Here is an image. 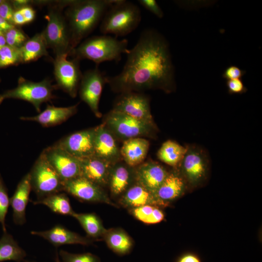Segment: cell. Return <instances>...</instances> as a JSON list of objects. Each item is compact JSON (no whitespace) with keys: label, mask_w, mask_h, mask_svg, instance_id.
Wrapping results in <instances>:
<instances>
[{"label":"cell","mask_w":262,"mask_h":262,"mask_svg":"<svg viewBox=\"0 0 262 262\" xmlns=\"http://www.w3.org/2000/svg\"><path fill=\"white\" fill-rule=\"evenodd\" d=\"M174 76L167 41L156 30L147 29L129 49L121 72L107 76L106 83L116 93L161 89L168 93L175 90Z\"/></svg>","instance_id":"6da1fadb"},{"label":"cell","mask_w":262,"mask_h":262,"mask_svg":"<svg viewBox=\"0 0 262 262\" xmlns=\"http://www.w3.org/2000/svg\"><path fill=\"white\" fill-rule=\"evenodd\" d=\"M116 0L71 1L65 16L69 31L71 50L93 31L109 7Z\"/></svg>","instance_id":"7a4b0ae2"},{"label":"cell","mask_w":262,"mask_h":262,"mask_svg":"<svg viewBox=\"0 0 262 262\" xmlns=\"http://www.w3.org/2000/svg\"><path fill=\"white\" fill-rule=\"evenodd\" d=\"M128 41L108 35L94 36L72 49L69 54L80 61L87 59L96 64L106 61H120L122 54H127Z\"/></svg>","instance_id":"3957f363"},{"label":"cell","mask_w":262,"mask_h":262,"mask_svg":"<svg viewBox=\"0 0 262 262\" xmlns=\"http://www.w3.org/2000/svg\"><path fill=\"white\" fill-rule=\"evenodd\" d=\"M141 20V11L137 5L125 0H117L105 12L99 30L104 35L125 36L135 30Z\"/></svg>","instance_id":"277c9868"},{"label":"cell","mask_w":262,"mask_h":262,"mask_svg":"<svg viewBox=\"0 0 262 262\" xmlns=\"http://www.w3.org/2000/svg\"><path fill=\"white\" fill-rule=\"evenodd\" d=\"M103 124L116 139L123 142L136 137L154 138L158 131L155 124L139 120L114 110L105 115Z\"/></svg>","instance_id":"5b68a950"},{"label":"cell","mask_w":262,"mask_h":262,"mask_svg":"<svg viewBox=\"0 0 262 262\" xmlns=\"http://www.w3.org/2000/svg\"><path fill=\"white\" fill-rule=\"evenodd\" d=\"M32 190L40 199L63 191V182L43 151L29 172Z\"/></svg>","instance_id":"8992f818"},{"label":"cell","mask_w":262,"mask_h":262,"mask_svg":"<svg viewBox=\"0 0 262 262\" xmlns=\"http://www.w3.org/2000/svg\"><path fill=\"white\" fill-rule=\"evenodd\" d=\"M54 87L48 79L33 82L20 77L16 88L0 94V104L8 98L22 99L32 103L36 110L40 112L41 104L53 98Z\"/></svg>","instance_id":"52a82bcc"},{"label":"cell","mask_w":262,"mask_h":262,"mask_svg":"<svg viewBox=\"0 0 262 262\" xmlns=\"http://www.w3.org/2000/svg\"><path fill=\"white\" fill-rule=\"evenodd\" d=\"M45 17L48 23L42 33L48 48L52 49L56 55L69 54L71 51L69 31L60 6L50 8Z\"/></svg>","instance_id":"ba28073f"},{"label":"cell","mask_w":262,"mask_h":262,"mask_svg":"<svg viewBox=\"0 0 262 262\" xmlns=\"http://www.w3.org/2000/svg\"><path fill=\"white\" fill-rule=\"evenodd\" d=\"M68 53L56 55L54 62V75L59 86L75 98L77 94L82 74L80 69V60L67 59Z\"/></svg>","instance_id":"9c48e42d"},{"label":"cell","mask_w":262,"mask_h":262,"mask_svg":"<svg viewBox=\"0 0 262 262\" xmlns=\"http://www.w3.org/2000/svg\"><path fill=\"white\" fill-rule=\"evenodd\" d=\"M112 110L139 120L155 124L151 113L149 98L143 92L121 93L115 100Z\"/></svg>","instance_id":"30bf717a"},{"label":"cell","mask_w":262,"mask_h":262,"mask_svg":"<svg viewBox=\"0 0 262 262\" xmlns=\"http://www.w3.org/2000/svg\"><path fill=\"white\" fill-rule=\"evenodd\" d=\"M106 76L98 66L82 74L79 85V95L97 117H100L99 102L104 85L106 83Z\"/></svg>","instance_id":"8fae6325"},{"label":"cell","mask_w":262,"mask_h":262,"mask_svg":"<svg viewBox=\"0 0 262 262\" xmlns=\"http://www.w3.org/2000/svg\"><path fill=\"white\" fill-rule=\"evenodd\" d=\"M63 185V191L81 201L103 203L118 207L110 199L102 187L82 176L64 182Z\"/></svg>","instance_id":"7c38bea8"},{"label":"cell","mask_w":262,"mask_h":262,"mask_svg":"<svg viewBox=\"0 0 262 262\" xmlns=\"http://www.w3.org/2000/svg\"><path fill=\"white\" fill-rule=\"evenodd\" d=\"M62 181L64 182L81 176L79 159L55 144L43 151Z\"/></svg>","instance_id":"4fadbf2b"},{"label":"cell","mask_w":262,"mask_h":262,"mask_svg":"<svg viewBox=\"0 0 262 262\" xmlns=\"http://www.w3.org/2000/svg\"><path fill=\"white\" fill-rule=\"evenodd\" d=\"M208 162L206 154L196 146H187L185 154L179 166L183 177L191 184L196 185L205 177Z\"/></svg>","instance_id":"5bb4252c"},{"label":"cell","mask_w":262,"mask_h":262,"mask_svg":"<svg viewBox=\"0 0 262 262\" xmlns=\"http://www.w3.org/2000/svg\"><path fill=\"white\" fill-rule=\"evenodd\" d=\"M95 127L69 135L56 143L78 159L94 155Z\"/></svg>","instance_id":"9a60e30c"},{"label":"cell","mask_w":262,"mask_h":262,"mask_svg":"<svg viewBox=\"0 0 262 262\" xmlns=\"http://www.w3.org/2000/svg\"><path fill=\"white\" fill-rule=\"evenodd\" d=\"M94 155L113 164L122 160L116 138L103 123L95 127Z\"/></svg>","instance_id":"2e32d148"},{"label":"cell","mask_w":262,"mask_h":262,"mask_svg":"<svg viewBox=\"0 0 262 262\" xmlns=\"http://www.w3.org/2000/svg\"><path fill=\"white\" fill-rule=\"evenodd\" d=\"M168 173L158 163L152 161L143 162L134 167L135 182L154 194Z\"/></svg>","instance_id":"e0dca14e"},{"label":"cell","mask_w":262,"mask_h":262,"mask_svg":"<svg viewBox=\"0 0 262 262\" xmlns=\"http://www.w3.org/2000/svg\"><path fill=\"white\" fill-rule=\"evenodd\" d=\"M81 176L103 188L108 185L113 164L95 155L79 159Z\"/></svg>","instance_id":"ac0fdd59"},{"label":"cell","mask_w":262,"mask_h":262,"mask_svg":"<svg viewBox=\"0 0 262 262\" xmlns=\"http://www.w3.org/2000/svg\"><path fill=\"white\" fill-rule=\"evenodd\" d=\"M31 233L44 238L55 247L72 244L87 246L93 242L92 239L83 237L61 225H56L44 231H32Z\"/></svg>","instance_id":"d6986e66"},{"label":"cell","mask_w":262,"mask_h":262,"mask_svg":"<svg viewBox=\"0 0 262 262\" xmlns=\"http://www.w3.org/2000/svg\"><path fill=\"white\" fill-rule=\"evenodd\" d=\"M134 182V167L121 161L113 164L108 183L113 196H121Z\"/></svg>","instance_id":"ffe728a7"},{"label":"cell","mask_w":262,"mask_h":262,"mask_svg":"<svg viewBox=\"0 0 262 262\" xmlns=\"http://www.w3.org/2000/svg\"><path fill=\"white\" fill-rule=\"evenodd\" d=\"M31 190L30 176L28 173L19 182L14 195L10 199L13 221L16 225H23L26 222V210Z\"/></svg>","instance_id":"44dd1931"},{"label":"cell","mask_w":262,"mask_h":262,"mask_svg":"<svg viewBox=\"0 0 262 262\" xmlns=\"http://www.w3.org/2000/svg\"><path fill=\"white\" fill-rule=\"evenodd\" d=\"M78 104L66 107H57L48 105L42 112L37 115L22 116L20 119L37 122L44 127L54 126L66 121L77 111Z\"/></svg>","instance_id":"7402d4cb"},{"label":"cell","mask_w":262,"mask_h":262,"mask_svg":"<svg viewBox=\"0 0 262 262\" xmlns=\"http://www.w3.org/2000/svg\"><path fill=\"white\" fill-rule=\"evenodd\" d=\"M120 203L123 206L132 208L145 205H164L155 195L136 182L132 184L121 196Z\"/></svg>","instance_id":"603a6c76"},{"label":"cell","mask_w":262,"mask_h":262,"mask_svg":"<svg viewBox=\"0 0 262 262\" xmlns=\"http://www.w3.org/2000/svg\"><path fill=\"white\" fill-rule=\"evenodd\" d=\"M149 147V141L143 137L126 140L120 147L122 159L128 165L135 167L144 162Z\"/></svg>","instance_id":"cb8c5ba5"},{"label":"cell","mask_w":262,"mask_h":262,"mask_svg":"<svg viewBox=\"0 0 262 262\" xmlns=\"http://www.w3.org/2000/svg\"><path fill=\"white\" fill-rule=\"evenodd\" d=\"M185 187L183 177L178 173L169 172L167 177L154 193L156 198L166 204L180 196Z\"/></svg>","instance_id":"d4e9b609"},{"label":"cell","mask_w":262,"mask_h":262,"mask_svg":"<svg viewBox=\"0 0 262 262\" xmlns=\"http://www.w3.org/2000/svg\"><path fill=\"white\" fill-rule=\"evenodd\" d=\"M103 238L109 248L120 255L129 253L133 246L131 238L121 229H107Z\"/></svg>","instance_id":"484cf974"},{"label":"cell","mask_w":262,"mask_h":262,"mask_svg":"<svg viewBox=\"0 0 262 262\" xmlns=\"http://www.w3.org/2000/svg\"><path fill=\"white\" fill-rule=\"evenodd\" d=\"M47 48L43 33H36L19 48L22 62L28 63L47 56Z\"/></svg>","instance_id":"4316f807"},{"label":"cell","mask_w":262,"mask_h":262,"mask_svg":"<svg viewBox=\"0 0 262 262\" xmlns=\"http://www.w3.org/2000/svg\"><path fill=\"white\" fill-rule=\"evenodd\" d=\"M187 150L176 141L168 140L163 143L157 152L158 158L172 167L179 166Z\"/></svg>","instance_id":"83f0119b"},{"label":"cell","mask_w":262,"mask_h":262,"mask_svg":"<svg viewBox=\"0 0 262 262\" xmlns=\"http://www.w3.org/2000/svg\"><path fill=\"white\" fill-rule=\"evenodd\" d=\"M34 205L42 204L48 207L52 212L65 215L72 216L75 212L71 206L67 196L59 192L33 201Z\"/></svg>","instance_id":"f1b7e54d"},{"label":"cell","mask_w":262,"mask_h":262,"mask_svg":"<svg viewBox=\"0 0 262 262\" xmlns=\"http://www.w3.org/2000/svg\"><path fill=\"white\" fill-rule=\"evenodd\" d=\"M72 216L79 222L87 237L91 239L103 237L107 230L99 217L95 213L74 212Z\"/></svg>","instance_id":"f546056e"},{"label":"cell","mask_w":262,"mask_h":262,"mask_svg":"<svg viewBox=\"0 0 262 262\" xmlns=\"http://www.w3.org/2000/svg\"><path fill=\"white\" fill-rule=\"evenodd\" d=\"M26 256L25 251L7 231L0 239V262L13 261L21 262Z\"/></svg>","instance_id":"4dcf8cb0"},{"label":"cell","mask_w":262,"mask_h":262,"mask_svg":"<svg viewBox=\"0 0 262 262\" xmlns=\"http://www.w3.org/2000/svg\"><path fill=\"white\" fill-rule=\"evenodd\" d=\"M21 62L19 48L6 45L0 49V68Z\"/></svg>","instance_id":"1f68e13d"},{"label":"cell","mask_w":262,"mask_h":262,"mask_svg":"<svg viewBox=\"0 0 262 262\" xmlns=\"http://www.w3.org/2000/svg\"><path fill=\"white\" fill-rule=\"evenodd\" d=\"M59 255L62 262H100L97 256L91 253L74 254L60 250Z\"/></svg>","instance_id":"d6a6232c"},{"label":"cell","mask_w":262,"mask_h":262,"mask_svg":"<svg viewBox=\"0 0 262 262\" xmlns=\"http://www.w3.org/2000/svg\"><path fill=\"white\" fill-rule=\"evenodd\" d=\"M9 205L7 190L0 174V223L4 232L6 231L5 218Z\"/></svg>","instance_id":"836d02e7"},{"label":"cell","mask_w":262,"mask_h":262,"mask_svg":"<svg viewBox=\"0 0 262 262\" xmlns=\"http://www.w3.org/2000/svg\"><path fill=\"white\" fill-rule=\"evenodd\" d=\"M4 35L6 44L16 48H20L28 40L26 34L15 27L5 32Z\"/></svg>","instance_id":"e575fe53"},{"label":"cell","mask_w":262,"mask_h":262,"mask_svg":"<svg viewBox=\"0 0 262 262\" xmlns=\"http://www.w3.org/2000/svg\"><path fill=\"white\" fill-rule=\"evenodd\" d=\"M155 207L152 205H145L130 208V213L139 221L148 224Z\"/></svg>","instance_id":"d590c367"},{"label":"cell","mask_w":262,"mask_h":262,"mask_svg":"<svg viewBox=\"0 0 262 262\" xmlns=\"http://www.w3.org/2000/svg\"><path fill=\"white\" fill-rule=\"evenodd\" d=\"M15 11L12 4L9 2L4 0L0 4V16L13 25V18Z\"/></svg>","instance_id":"8d00e7d4"},{"label":"cell","mask_w":262,"mask_h":262,"mask_svg":"<svg viewBox=\"0 0 262 262\" xmlns=\"http://www.w3.org/2000/svg\"><path fill=\"white\" fill-rule=\"evenodd\" d=\"M139 3L159 18H162L164 13L155 0H139Z\"/></svg>","instance_id":"74e56055"},{"label":"cell","mask_w":262,"mask_h":262,"mask_svg":"<svg viewBox=\"0 0 262 262\" xmlns=\"http://www.w3.org/2000/svg\"><path fill=\"white\" fill-rule=\"evenodd\" d=\"M246 73L245 70H242L235 66H228L224 71L222 77L228 80L239 79L242 78Z\"/></svg>","instance_id":"f35d334b"},{"label":"cell","mask_w":262,"mask_h":262,"mask_svg":"<svg viewBox=\"0 0 262 262\" xmlns=\"http://www.w3.org/2000/svg\"><path fill=\"white\" fill-rule=\"evenodd\" d=\"M227 86L230 94H242L247 90L240 79L228 80Z\"/></svg>","instance_id":"ab89813d"},{"label":"cell","mask_w":262,"mask_h":262,"mask_svg":"<svg viewBox=\"0 0 262 262\" xmlns=\"http://www.w3.org/2000/svg\"><path fill=\"white\" fill-rule=\"evenodd\" d=\"M19 10L23 15L26 23L30 22L34 19L35 12L29 5L23 7Z\"/></svg>","instance_id":"60d3db41"},{"label":"cell","mask_w":262,"mask_h":262,"mask_svg":"<svg viewBox=\"0 0 262 262\" xmlns=\"http://www.w3.org/2000/svg\"><path fill=\"white\" fill-rule=\"evenodd\" d=\"M164 218V214L162 211L155 207L151 216L148 221V224H153L161 222Z\"/></svg>","instance_id":"b9f144b4"},{"label":"cell","mask_w":262,"mask_h":262,"mask_svg":"<svg viewBox=\"0 0 262 262\" xmlns=\"http://www.w3.org/2000/svg\"><path fill=\"white\" fill-rule=\"evenodd\" d=\"M177 262H201V261L195 254L187 253L181 256Z\"/></svg>","instance_id":"7bdbcfd3"},{"label":"cell","mask_w":262,"mask_h":262,"mask_svg":"<svg viewBox=\"0 0 262 262\" xmlns=\"http://www.w3.org/2000/svg\"><path fill=\"white\" fill-rule=\"evenodd\" d=\"M13 19L14 25H21L26 23L23 15L19 10H15Z\"/></svg>","instance_id":"ee69618b"},{"label":"cell","mask_w":262,"mask_h":262,"mask_svg":"<svg viewBox=\"0 0 262 262\" xmlns=\"http://www.w3.org/2000/svg\"><path fill=\"white\" fill-rule=\"evenodd\" d=\"M30 2V1L28 0H16L12 1V5L14 9L17 10L23 7L29 5Z\"/></svg>","instance_id":"f6af8a7d"},{"label":"cell","mask_w":262,"mask_h":262,"mask_svg":"<svg viewBox=\"0 0 262 262\" xmlns=\"http://www.w3.org/2000/svg\"><path fill=\"white\" fill-rule=\"evenodd\" d=\"M14 27H15V25L9 23L0 16V31L3 32V33Z\"/></svg>","instance_id":"bcb514c9"},{"label":"cell","mask_w":262,"mask_h":262,"mask_svg":"<svg viewBox=\"0 0 262 262\" xmlns=\"http://www.w3.org/2000/svg\"><path fill=\"white\" fill-rule=\"evenodd\" d=\"M6 44V41L4 33L0 35V49L4 47Z\"/></svg>","instance_id":"7dc6e473"},{"label":"cell","mask_w":262,"mask_h":262,"mask_svg":"<svg viewBox=\"0 0 262 262\" xmlns=\"http://www.w3.org/2000/svg\"><path fill=\"white\" fill-rule=\"evenodd\" d=\"M55 262H61L57 251L55 254Z\"/></svg>","instance_id":"c3c4849f"},{"label":"cell","mask_w":262,"mask_h":262,"mask_svg":"<svg viewBox=\"0 0 262 262\" xmlns=\"http://www.w3.org/2000/svg\"><path fill=\"white\" fill-rule=\"evenodd\" d=\"M3 34V33L0 31V35Z\"/></svg>","instance_id":"681fc988"},{"label":"cell","mask_w":262,"mask_h":262,"mask_svg":"<svg viewBox=\"0 0 262 262\" xmlns=\"http://www.w3.org/2000/svg\"><path fill=\"white\" fill-rule=\"evenodd\" d=\"M4 0H0V4Z\"/></svg>","instance_id":"f907efd6"},{"label":"cell","mask_w":262,"mask_h":262,"mask_svg":"<svg viewBox=\"0 0 262 262\" xmlns=\"http://www.w3.org/2000/svg\"></svg>","instance_id":"816d5d0a"}]
</instances>
